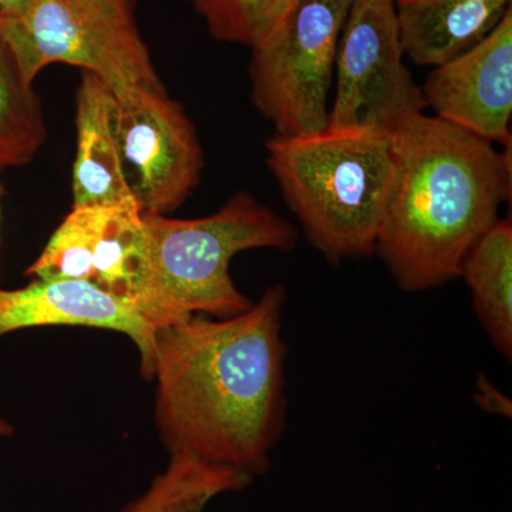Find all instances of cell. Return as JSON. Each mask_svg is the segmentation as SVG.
<instances>
[{"label":"cell","mask_w":512,"mask_h":512,"mask_svg":"<svg viewBox=\"0 0 512 512\" xmlns=\"http://www.w3.org/2000/svg\"><path fill=\"white\" fill-rule=\"evenodd\" d=\"M285 301L284 286L275 284L239 315H192L158 329L156 414L171 454L254 478L269 470L288 407Z\"/></svg>","instance_id":"obj_1"},{"label":"cell","mask_w":512,"mask_h":512,"mask_svg":"<svg viewBox=\"0 0 512 512\" xmlns=\"http://www.w3.org/2000/svg\"><path fill=\"white\" fill-rule=\"evenodd\" d=\"M394 174L375 254L402 291L460 278L470 249L511 197V144L414 114L392 131Z\"/></svg>","instance_id":"obj_2"},{"label":"cell","mask_w":512,"mask_h":512,"mask_svg":"<svg viewBox=\"0 0 512 512\" xmlns=\"http://www.w3.org/2000/svg\"><path fill=\"white\" fill-rule=\"evenodd\" d=\"M266 164L316 251L338 265L375 254L394 174L392 133L326 127L266 141Z\"/></svg>","instance_id":"obj_3"},{"label":"cell","mask_w":512,"mask_h":512,"mask_svg":"<svg viewBox=\"0 0 512 512\" xmlns=\"http://www.w3.org/2000/svg\"><path fill=\"white\" fill-rule=\"evenodd\" d=\"M146 292L161 325L192 315L231 318L248 311L229 272L232 259L249 249L292 251L298 229L251 192H237L217 212L194 220L143 214Z\"/></svg>","instance_id":"obj_4"},{"label":"cell","mask_w":512,"mask_h":512,"mask_svg":"<svg viewBox=\"0 0 512 512\" xmlns=\"http://www.w3.org/2000/svg\"><path fill=\"white\" fill-rule=\"evenodd\" d=\"M29 82L50 64L79 67L111 92L163 87L137 28L133 0H29L0 28Z\"/></svg>","instance_id":"obj_5"},{"label":"cell","mask_w":512,"mask_h":512,"mask_svg":"<svg viewBox=\"0 0 512 512\" xmlns=\"http://www.w3.org/2000/svg\"><path fill=\"white\" fill-rule=\"evenodd\" d=\"M352 0H296L284 22L251 49L252 103L279 136H305L329 123L340 33Z\"/></svg>","instance_id":"obj_6"},{"label":"cell","mask_w":512,"mask_h":512,"mask_svg":"<svg viewBox=\"0 0 512 512\" xmlns=\"http://www.w3.org/2000/svg\"><path fill=\"white\" fill-rule=\"evenodd\" d=\"M404 57L393 0H352L336 52L328 127L392 133L424 113L421 87Z\"/></svg>","instance_id":"obj_7"},{"label":"cell","mask_w":512,"mask_h":512,"mask_svg":"<svg viewBox=\"0 0 512 512\" xmlns=\"http://www.w3.org/2000/svg\"><path fill=\"white\" fill-rule=\"evenodd\" d=\"M111 93L121 157L141 211H174L200 184L204 168L194 124L164 87Z\"/></svg>","instance_id":"obj_8"},{"label":"cell","mask_w":512,"mask_h":512,"mask_svg":"<svg viewBox=\"0 0 512 512\" xmlns=\"http://www.w3.org/2000/svg\"><path fill=\"white\" fill-rule=\"evenodd\" d=\"M26 275L92 282L141 303L163 328L147 301L143 211L136 201L72 207Z\"/></svg>","instance_id":"obj_9"},{"label":"cell","mask_w":512,"mask_h":512,"mask_svg":"<svg viewBox=\"0 0 512 512\" xmlns=\"http://www.w3.org/2000/svg\"><path fill=\"white\" fill-rule=\"evenodd\" d=\"M421 87L437 119L493 144H511L512 10L478 45L433 67Z\"/></svg>","instance_id":"obj_10"},{"label":"cell","mask_w":512,"mask_h":512,"mask_svg":"<svg viewBox=\"0 0 512 512\" xmlns=\"http://www.w3.org/2000/svg\"><path fill=\"white\" fill-rule=\"evenodd\" d=\"M90 326L116 330L136 343L141 373L154 377L160 325L141 303L104 291L87 281H39L0 291V338L35 326Z\"/></svg>","instance_id":"obj_11"},{"label":"cell","mask_w":512,"mask_h":512,"mask_svg":"<svg viewBox=\"0 0 512 512\" xmlns=\"http://www.w3.org/2000/svg\"><path fill=\"white\" fill-rule=\"evenodd\" d=\"M72 181V207L138 202L114 128L113 93L106 83L90 73H83L77 89Z\"/></svg>","instance_id":"obj_12"},{"label":"cell","mask_w":512,"mask_h":512,"mask_svg":"<svg viewBox=\"0 0 512 512\" xmlns=\"http://www.w3.org/2000/svg\"><path fill=\"white\" fill-rule=\"evenodd\" d=\"M404 55L440 66L478 45L512 10V0H393Z\"/></svg>","instance_id":"obj_13"},{"label":"cell","mask_w":512,"mask_h":512,"mask_svg":"<svg viewBox=\"0 0 512 512\" xmlns=\"http://www.w3.org/2000/svg\"><path fill=\"white\" fill-rule=\"evenodd\" d=\"M484 332L497 352L512 357V224L500 218L478 239L461 265Z\"/></svg>","instance_id":"obj_14"},{"label":"cell","mask_w":512,"mask_h":512,"mask_svg":"<svg viewBox=\"0 0 512 512\" xmlns=\"http://www.w3.org/2000/svg\"><path fill=\"white\" fill-rule=\"evenodd\" d=\"M254 477L191 454H171L146 493L120 512H204L222 494L245 490Z\"/></svg>","instance_id":"obj_15"},{"label":"cell","mask_w":512,"mask_h":512,"mask_svg":"<svg viewBox=\"0 0 512 512\" xmlns=\"http://www.w3.org/2000/svg\"><path fill=\"white\" fill-rule=\"evenodd\" d=\"M45 140V117L33 83L0 36V173L30 163Z\"/></svg>","instance_id":"obj_16"},{"label":"cell","mask_w":512,"mask_h":512,"mask_svg":"<svg viewBox=\"0 0 512 512\" xmlns=\"http://www.w3.org/2000/svg\"><path fill=\"white\" fill-rule=\"evenodd\" d=\"M218 42L254 49L289 15L296 0H187Z\"/></svg>","instance_id":"obj_17"},{"label":"cell","mask_w":512,"mask_h":512,"mask_svg":"<svg viewBox=\"0 0 512 512\" xmlns=\"http://www.w3.org/2000/svg\"><path fill=\"white\" fill-rule=\"evenodd\" d=\"M476 400L484 412L501 414V416L510 419V400H507L503 393L498 392L485 375L478 377Z\"/></svg>","instance_id":"obj_18"},{"label":"cell","mask_w":512,"mask_h":512,"mask_svg":"<svg viewBox=\"0 0 512 512\" xmlns=\"http://www.w3.org/2000/svg\"><path fill=\"white\" fill-rule=\"evenodd\" d=\"M29 0H0V28L15 22L28 6Z\"/></svg>","instance_id":"obj_19"},{"label":"cell","mask_w":512,"mask_h":512,"mask_svg":"<svg viewBox=\"0 0 512 512\" xmlns=\"http://www.w3.org/2000/svg\"><path fill=\"white\" fill-rule=\"evenodd\" d=\"M12 431V427L6 421L0 420V437L9 436V434H12Z\"/></svg>","instance_id":"obj_20"},{"label":"cell","mask_w":512,"mask_h":512,"mask_svg":"<svg viewBox=\"0 0 512 512\" xmlns=\"http://www.w3.org/2000/svg\"><path fill=\"white\" fill-rule=\"evenodd\" d=\"M2 195H3V188H2V185H0V202H2Z\"/></svg>","instance_id":"obj_21"}]
</instances>
